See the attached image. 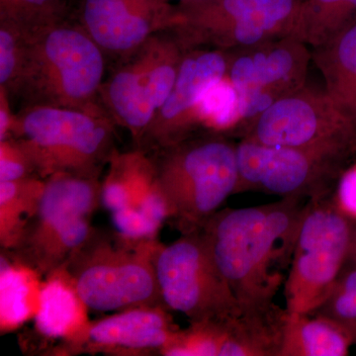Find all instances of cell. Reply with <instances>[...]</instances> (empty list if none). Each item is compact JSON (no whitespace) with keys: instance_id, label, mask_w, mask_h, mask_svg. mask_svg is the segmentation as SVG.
I'll use <instances>...</instances> for the list:
<instances>
[{"instance_id":"obj_23","label":"cell","mask_w":356,"mask_h":356,"mask_svg":"<svg viewBox=\"0 0 356 356\" xmlns=\"http://www.w3.org/2000/svg\"><path fill=\"white\" fill-rule=\"evenodd\" d=\"M70 0H0V22L17 28L30 40L67 19Z\"/></svg>"},{"instance_id":"obj_26","label":"cell","mask_w":356,"mask_h":356,"mask_svg":"<svg viewBox=\"0 0 356 356\" xmlns=\"http://www.w3.org/2000/svg\"><path fill=\"white\" fill-rule=\"evenodd\" d=\"M30 41L17 28L0 22V88L9 95L22 74Z\"/></svg>"},{"instance_id":"obj_7","label":"cell","mask_w":356,"mask_h":356,"mask_svg":"<svg viewBox=\"0 0 356 356\" xmlns=\"http://www.w3.org/2000/svg\"><path fill=\"white\" fill-rule=\"evenodd\" d=\"M355 224L332 194L309 202L284 283L289 313L312 314L324 301L348 261Z\"/></svg>"},{"instance_id":"obj_16","label":"cell","mask_w":356,"mask_h":356,"mask_svg":"<svg viewBox=\"0 0 356 356\" xmlns=\"http://www.w3.org/2000/svg\"><path fill=\"white\" fill-rule=\"evenodd\" d=\"M288 314L274 303L215 321L217 356H280Z\"/></svg>"},{"instance_id":"obj_19","label":"cell","mask_w":356,"mask_h":356,"mask_svg":"<svg viewBox=\"0 0 356 356\" xmlns=\"http://www.w3.org/2000/svg\"><path fill=\"white\" fill-rule=\"evenodd\" d=\"M353 344L350 336L327 318L289 313L280 356H346Z\"/></svg>"},{"instance_id":"obj_30","label":"cell","mask_w":356,"mask_h":356,"mask_svg":"<svg viewBox=\"0 0 356 356\" xmlns=\"http://www.w3.org/2000/svg\"><path fill=\"white\" fill-rule=\"evenodd\" d=\"M346 266H356V224L353 229V240H351L350 254Z\"/></svg>"},{"instance_id":"obj_11","label":"cell","mask_w":356,"mask_h":356,"mask_svg":"<svg viewBox=\"0 0 356 356\" xmlns=\"http://www.w3.org/2000/svg\"><path fill=\"white\" fill-rule=\"evenodd\" d=\"M236 193L254 191L309 201L331 195L348 161L318 152L266 146L247 139L236 145Z\"/></svg>"},{"instance_id":"obj_29","label":"cell","mask_w":356,"mask_h":356,"mask_svg":"<svg viewBox=\"0 0 356 356\" xmlns=\"http://www.w3.org/2000/svg\"><path fill=\"white\" fill-rule=\"evenodd\" d=\"M10 95L6 88H0V142L10 135L15 113L11 107Z\"/></svg>"},{"instance_id":"obj_15","label":"cell","mask_w":356,"mask_h":356,"mask_svg":"<svg viewBox=\"0 0 356 356\" xmlns=\"http://www.w3.org/2000/svg\"><path fill=\"white\" fill-rule=\"evenodd\" d=\"M163 307L121 311L93 323H86L65 337L57 355L104 353L147 355L163 351L175 341L179 329Z\"/></svg>"},{"instance_id":"obj_5","label":"cell","mask_w":356,"mask_h":356,"mask_svg":"<svg viewBox=\"0 0 356 356\" xmlns=\"http://www.w3.org/2000/svg\"><path fill=\"white\" fill-rule=\"evenodd\" d=\"M115 125L108 116L25 106L15 113L8 138L22 147L43 179L60 172L99 177L115 152Z\"/></svg>"},{"instance_id":"obj_31","label":"cell","mask_w":356,"mask_h":356,"mask_svg":"<svg viewBox=\"0 0 356 356\" xmlns=\"http://www.w3.org/2000/svg\"><path fill=\"white\" fill-rule=\"evenodd\" d=\"M178 1H191V0H178Z\"/></svg>"},{"instance_id":"obj_21","label":"cell","mask_w":356,"mask_h":356,"mask_svg":"<svg viewBox=\"0 0 356 356\" xmlns=\"http://www.w3.org/2000/svg\"><path fill=\"white\" fill-rule=\"evenodd\" d=\"M49 277L40 291L35 329L44 339H65L83 325L79 321L84 305L67 278L58 273Z\"/></svg>"},{"instance_id":"obj_24","label":"cell","mask_w":356,"mask_h":356,"mask_svg":"<svg viewBox=\"0 0 356 356\" xmlns=\"http://www.w3.org/2000/svg\"><path fill=\"white\" fill-rule=\"evenodd\" d=\"M312 314L339 325L356 344V266H344L331 291Z\"/></svg>"},{"instance_id":"obj_22","label":"cell","mask_w":356,"mask_h":356,"mask_svg":"<svg viewBox=\"0 0 356 356\" xmlns=\"http://www.w3.org/2000/svg\"><path fill=\"white\" fill-rule=\"evenodd\" d=\"M44 179L25 178L0 182V241L2 248L10 250L38 202Z\"/></svg>"},{"instance_id":"obj_3","label":"cell","mask_w":356,"mask_h":356,"mask_svg":"<svg viewBox=\"0 0 356 356\" xmlns=\"http://www.w3.org/2000/svg\"><path fill=\"white\" fill-rule=\"evenodd\" d=\"M105 54L77 21L65 19L30 41L10 98L25 106H54L109 116L100 92Z\"/></svg>"},{"instance_id":"obj_2","label":"cell","mask_w":356,"mask_h":356,"mask_svg":"<svg viewBox=\"0 0 356 356\" xmlns=\"http://www.w3.org/2000/svg\"><path fill=\"white\" fill-rule=\"evenodd\" d=\"M147 154L168 220L182 235L200 232L238 192L236 145L220 132H199Z\"/></svg>"},{"instance_id":"obj_20","label":"cell","mask_w":356,"mask_h":356,"mask_svg":"<svg viewBox=\"0 0 356 356\" xmlns=\"http://www.w3.org/2000/svg\"><path fill=\"white\" fill-rule=\"evenodd\" d=\"M356 23V0H302L291 36L317 48Z\"/></svg>"},{"instance_id":"obj_18","label":"cell","mask_w":356,"mask_h":356,"mask_svg":"<svg viewBox=\"0 0 356 356\" xmlns=\"http://www.w3.org/2000/svg\"><path fill=\"white\" fill-rule=\"evenodd\" d=\"M312 60L324 77L325 93L337 108L356 122V23L312 49Z\"/></svg>"},{"instance_id":"obj_1","label":"cell","mask_w":356,"mask_h":356,"mask_svg":"<svg viewBox=\"0 0 356 356\" xmlns=\"http://www.w3.org/2000/svg\"><path fill=\"white\" fill-rule=\"evenodd\" d=\"M309 202L281 198L254 207L219 210L201 229L241 308L274 304L286 280Z\"/></svg>"},{"instance_id":"obj_27","label":"cell","mask_w":356,"mask_h":356,"mask_svg":"<svg viewBox=\"0 0 356 356\" xmlns=\"http://www.w3.org/2000/svg\"><path fill=\"white\" fill-rule=\"evenodd\" d=\"M39 177L31 159L13 138L0 142V182ZM41 178V177H40Z\"/></svg>"},{"instance_id":"obj_25","label":"cell","mask_w":356,"mask_h":356,"mask_svg":"<svg viewBox=\"0 0 356 356\" xmlns=\"http://www.w3.org/2000/svg\"><path fill=\"white\" fill-rule=\"evenodd\" d=\"M27 274L1 255L0 266V318L2 329L17 327L30 315Z\"/></svg>"},{"instance_id":"obj_14","label":"cell","mask_w":356,"mask_h":356,"mask_svg":"<svg viewBox=\"0 0 356 356\" xmlns=\"http://www.w3.org/2000/svg\"><path fill=\"white\" fill-rule=\"evenodd\" d=\"M76 21L105 56L120 62L180 23L170 0H81Z\"/></svg>"},{"instance_id":"obj_17","label":"cell","mask_w":356,"mask_h":356,"mask_svg":"<svg viewBox=\"0 0 356 356\" xmlns=\"http://www.w3.org/2000/svg\"><path fill=\"white\" fill-rule=\"evenodd\" d=\"M138 54L121 60L108 81L103 83L100 97L103 106L116 125L127 129L139 144L151 125L156 109L149 91L146 70Z\"/></svg>"},{"instance_id":"obj_12","label":"cell","mask_w":356,"mask_h":356,"mask_svg":"<svg viewBox=\"0 0 356 356\" xmlns=\"http://www.w3.org/2000/svg\"><path fill=\"white\" fill-rule=\"evenodd\" d=\"M312 51L291 35L229 51L226 79L235 88L238 125L257 118L284 96L306 86Z\"/></svg>"},{"instance_id":"obj_28","label":"cell","mask_w":356,"mask_h":356,"mask_svg":"<svg viewBox=\"0 0 356 356\" xmlns=\"http://www.w3.org/2000/svg\"><path fill=\"white\" fill-rule=\"evenodd\" d=\"M334 197L339 205L356 219V166L341 175Z\"/></svg>"},{"instance_id":"obj_4","label":"cell","mask_w":356,"mask_h":356,"mask_svg":"<svg viewBox=\"0 0 356 356\" xmlns=\"http://www.w3.org/2000/svg\"><path fill=\"white\" fill-rule=\"evenodd\" d=\"M99 177L55 173L44 178L36 207L11 248L24 268L50 276L62 269L95 234L89 219L102 203Z\"/></svg>"},{"instance_id":"obj_10","label":"cell","mask_w":356,"mask_h":356,"mask_svg":"<svg viewBox=\"0 0 356 356\" xmlns=\"http://www.w3.org/2000/svg\"><path fill=\"white\" fill-rule=\"evenodd\" d=\"M154 264L163 306L189 323L222 321L242 311L201 231L184 234L170 245H159Z\"/></svg>"},{"instance_id":"obj_13","label":"cell","mask_w":356,"mask_h":356,"mask_svg":"<svg viewBox=\"0 0 356 356\" xmlns=\"http://www.w3.org/2000/svg\"><path fill=\"white\" fill-rule=\"evenodd\" d=\"M229 51L193 49L185 51L175 86L135 149L145 154L199 133L200 103L210 88L227 76Z\"/></svg>"},{"instance_id":"obj_8","label":"cell","mask_w":356,"mask_h":356,"mask_svg":"<svg viewBox=\"0 0 356 356\" xmlns=\"http://www.w3.org/2000/svg\"><path fill=\"white\" fill-rule=\"evenodd\" d=\"M302 0H191L172 32L185 51H235L291 35Z\"/></svg>"},{"instance_id":"obj_9","label":"cell","mask_w":356,"mask_h":356,"mask_svg":"<svg viewBox=\"0 0 356 356\" xmlns=\"http://www.w3.org/2000/svg\"><path fill=\"white\" fill-rule=\"evenodd\" d=\"M243 139L348 161L356 154V122L337 108L325 89L304 86L274 102L250 122Z\"/></svg>"},{"instance_id":"obj_6","label":"cell","mask_w":356,"mask_h":356,"mask_svg":"<svg viewBox=\"0 0 356 356\" xmlns=\"http://www.w3.org/2000/svg\"><path fill=\"white\" fill-rule=\"evenodd\" d=\"M93 234L62 269L86 308L98 312L163 307L154 255L156 241L129 245Z\"/></svg>"}]
</instances>
